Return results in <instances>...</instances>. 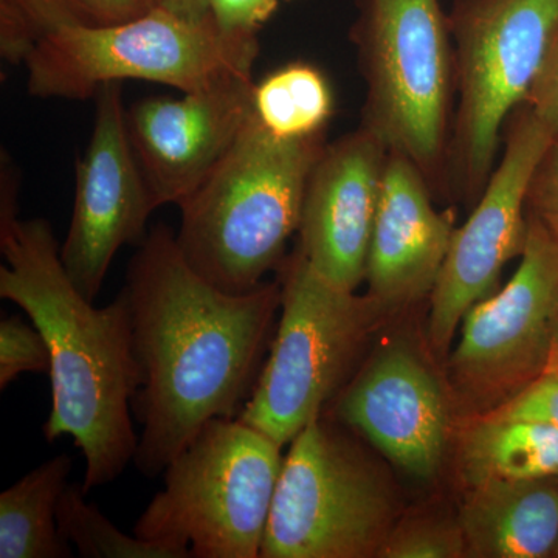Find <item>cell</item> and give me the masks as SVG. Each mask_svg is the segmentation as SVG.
Returning <instances> with one entry per match:
<instances>
[{"mask_svg": "<svg viewBox=\"0 0 558 558\" xmlns=\"http://www.w3.org/2000/svg\"><path fill=\"white\" fill-rule=\"evenodd\" d=\"M457 465L465 488L498 480L558 476V429L483 414L454 422Z\"/></svg>", "mask_w": 558, "mask_h": 558, "instance_id": "cell-18", "label": "cell"}, {"mask_svg": "<svg viewBox=\"0 0 558 558\" xmlns=\"http://www.w3.org/2000/svg\"><path fill=\"white\" fill-rule=\"evenodd\" d=\"M340 428L319 416L290 442L259 558L379 557L395 498Z\"/></svg>", "mask_w": 558, "mask_h": 558, "instance_id": "cell-9", "label": "cell"}, {"mask_svg": "<svg viewBox=\"0 0 558 558\" xmlns=\"http://www.w3.org/2000/svg\"><path fill=\"white\" fill-rule=\"evenodd\" d=\"M278 281V330L238 418L284 447L344 388L388 312L369 293L330 284L296 250L279 267Z\"/></svg>", "mask_w": 558, "mask_h": 558, "instance_id": "cell-7", "label": "cell"}, {"mask_svg": "<svg viewBox=\"0 0 558 558\" xmlns=\"http://www.w3.org/2000/svg\"><path fill=\"white\" fill-rule=\"evenodd\" d=\"M352 33L366 84L363 126L442 189L457 94L449 16L439 0H360Z\"/></svg>", "mask_w": 558, "mask_h": 558, "instance_id": "cell-6", "label": "cell"}, {"mask_svg": "<svg viewBox=\"0 0 558 558\" xmlns=\"http://www.w3.org/2000/svg\"><path fill=\"white\" fill-rule=\"evenodd\" d=\"M87 24L109 25L130 21L159 5L157 0H73Z\"/></svg>", "mask_w": 558, "mask_h": 558, "instance_id": "cell-29", "label": "cell"}, {"mask_svg": "<svg viewBox=\"0 0 558 558\" xmlns=\"http://www.w3.org/2000/svg\"><path fill=\"white\" fill-rule=\"evenodd\" d=\"M465 490L458 519L465 556L554 557L558 545V476L486 481Z\"/></svg>", "mask_w": 558, "mask_h": 558, "instance_id": "cell-17", "label": "cell"}, {"mask_svg": "<svg viewBox=\"0 0 558 558\" xmlns=\"http://www.w3.org/2000/svg\"><path fill=\"white\" fill-rule=\"evenodd\" d=\"M252 108L256 121L275 137L311 138L325 134L333 95L317 68L292 62L253 84Z\"/></svg>", "mask_w": 558, "mask_h": 558, "instance_id": "cell-20", "label": "cell"}, {"mask_svg": "<svg viewBox=\"0 0 558 558\" xmlns=\"http://www.w3.org/2000/svg\"><path fill=\"white\" fill-rule=\"evenodd\" d=\"M325 146V134L278 138L252 117L229 154L179 205L175 240L190 266L227 292L263 284L299 233L307 180Z\"/></svg>", "mask_w": 558, "mask_h": 558, "instance_id": "cell-3", "label": "cell"}, {"mask_svg": "<svg viewBox=\"0 0 558 558\" xmlns=\"http://www.w3.org/2000/svg\"><path fill=\"white\" fill-rule=\"evenodd\" d=\"M505 153L464 226L454 229L438 282L429 295L428 344L446 357L462 318L497 288L502 267L523 255L527 194L553 132L526 102L506 123Z\"/></svg>", "mask_w": 558, "mask_h": 558, "instance_id": "cell-11", "label": "cell"}, {"mask_svg": "<svg viewBox=\"0 0 558 558\" xmlns=\"http://www.w3.org/2000/svg\"><path fill=\"white\" fill-rule=\"evenodd\" d=\"M78 22L86 21L73 0H0V53L24 64L44 36Z\"/></svg>", "mask_w": 558, "mask_h": 558, "instance_id": "cell-22", "label": "cell"}, {"mask_svg": "<svg viewBox=\"0 0 558 558\" xmlns=\"http://www.w3.org/2000/svg\"><path fill=\"white\" fill-rule=\"evenodd\" d=\"M258 53V36L227 35L209 17L191 21L157 5L119 24L58 28L33 47L24 65L33 97L86 100L126 80L205 89L253 73Z\"/></svg>", "mask_w": 558, "mask_h": 558, "instance_id": "cell-4", "label": "cell"}, {"mask_svg": "<svg viewBox=\"0 0 558 558\" xmlns=\"http://www.w3.org/2000/svg\"><path fill=\"white\" fill-rule=\"evenodd\" d=\"M494 416L537 422L558 429V363L553 359L542 376L523 391L490 411Z\"/></svg>", "mask_w": 558, "mask_h": 558, "instance_id": "cell-25", "label": "cell"}, {"mask_svg": "<svg viewBox=\"0 0 558 558\" xmlns=\"http://www.w3.org/2000/svg\"><path fill=\"white\" fill-rule=\"evenodd\" d=\"M389 149L360 124L326 143L304 193L296 252L330 284L355 292L365 281Z\"/></svg>", "mask_w": 558, "mask_h": 558, "instance_id": "cell-15", "label": "cell"}, {"mask_svg": "<svg viewBox=\"0 0 558 558\" xmlns=\"http://www.w3.org/2000/svg\"><path fill=\"white\" fill-rule=\"evenodd\" d=\"M381 558H461L465 542L459 521L414 517L392 527L381 546Z\"/></svg>", "mask_w": 558, "mask_h": 558, "instance_id": "cell-23", "label": "cell"}, {"mask_svg": "<svg viewBox=\"0 0 558 558\" xmlns=\"http://www.w3.org/2000/svg\"><path fill=\"white\" fill-rule=\"evenodd\" d=\"M121 293L140 374L134 464L154 478L209 421L240 417L263 369L281 284L219 289L190 266L175 231L157 223L137 245Z\"/></svg>", "mask_w": 558, "mask_h": 558, "instance_id": "cell-1", "label": "cell"}, {"mask_svg": "<svg viewBox=\"0 0 558 558\" xmlns=\"http://www.w3.org/2000/svg\"><path fill=\"white\" fill-rule=\"evenodd\" d=\"M81 484H69L58 502L62 538L84 558H191L183 550L121 532L94 502Z\"/></svg>", "mask_w": 558, "mask_h": 558, "instance_id": "cell-21", "label": "cell"}, {"mask_svg": "<svg viewBox=\"0 0 558 558\" xmlns=\"http://www.w3.org/2000/svg\"><path fill=\"white\" fill-rule=\"evenodd\" d=\"M50 351L35 325L21 315H10L0 322V389L25 373H49Z\"/></svg>", "mask_w": 558, "mask_h": 558, "instance_id": "cell-24", "label": "cell"}, {"mask_svg": "<svg viewBox=\"0 0 558 558\" xmlns=\"http://www.w3.org/2000/svg\"><path fill=\"white\" fill-rule=\"evenodd\" d=\"M94 98V126L76 161L75 202L61 260L81 295L95 303L117 253L145 240L159 207L132 150L121 83L106 84Z\"/></svg>", "mask_w": 558, "mask_h": 558, "instance_id": "cell-12", "label": "cell"}, {"mask_svg": "<svg viewBox=\"0 0 558 558\" xmlns=\"http://www.w3.org/2000/svg\"><path fill=\"white\" fill-rule=\"evenodd\" d=\"M333 421L354 429L407 475L435 478L453 438L446 384L405 341L388 344L332 400Z\"/></svg>", "mask_w": 558, "mask_h": 558, "instance_id": "cell-13", "label": "cell"}, {"mask_svg": "<svg viewBox=\"0 0 558 558\" xmlns=\"http://www.w3.org/2000/svg\"><path fill=\"white\" fill-rule=\"evenodd\" d=\"M554 557L558 558V545H557V548H556V553H554Z\"/></svg>", "mask_w": 558, "mask_h": 558, "instance_id": "cell-32", "label": "cell"}, {"mask_svg": "<svg viewBox=\"0 0 558 558\" xmlns=\"http://www.w3.org/2000/svg\"><path fill=\"white\" fill-rule=\"evenodd\" d=\"M527 213L558 241V137L553 138L535 168L529 186Z\"/></svg>", "mask_w": 558, "mask_h": 558, "instance_id": "cell-26", "label": "cell"}, {"mask_svg": "<svg viewBox=\"0 0 558 558\" xmlns=\"http://www.w3.org/2000/svg\"><path fill=\"white\" fill-rule=\"evenodd\" d=\"M524 102L553 132L554 137H558V21L550 35L537 78Z\"/></svg>", "mask_w": 558, "mask_h": 558, "instance_id": "cell-28", "label": "cell"}, {"mask_svg": "<svg viewBox=\"0 0 558 558\" xmlns=\"http://www.w3.org/2000/svg\"><path fill=\"white\" fill-rule=\"evenodd\" d=\"M554 359H556V362L558 363V343H557L556 354H554Z\"/></svg>", "mask_w": 558, "mask_h": 558, "instance_id": "cell-31", "label": "cell"}, {"mask_svg": "<svg viewBox=\"0 0 558 558\" xmlns=\"http://www.w3.org/2000/svg\"><path fill=\"white\" fill-rule=\"evenodd\" d=\"M447 365L454 422L497 410L545 373L558 343V241L529 215L526 247L505 289L462 318Z\"/></svg>", "mask_w": 558, "mask_h": 558, "instance_id": "cell-10", "label": "cell"}, {"mask_svg": "<svg viewBox=\"0 0 558 558\" xmlns=\"http://www.w3.org/2000/svg\"><path fill=\"white\" fill-rule=\"evenodd\" d=\"M253 73H240L126 108L132 150L157 207L182 205L233 148L253 117Z\"/></svg>", "mask_w": 558, "mask_h": 558, "instance_id": "cell-14", "label": "cell"}, {"mask_svg": "<svg viewBox=\"0 0 558 558\" xmlns=\"http://www.w3.org/2000/svg\"><path fill=\"white\" fill-rule=\"evenodd\" d=\"M0 296L28 315L50 351L47 442L69 436L86 461L83 490L106 486L137 453L132 399L140 374L123 293L108 306L84 299L61 260L49 220L0 211Z\"/></svg>", "mask_w": 558, "mask_h": 558, "instance_id": "cell-2", "label": "cell"}, {"mask_svg": "<svg viewBox=\"0 0 558 558\" xmlns=\"http://www.w3.org/2000/svg\"><path fill=\"white\" fill-rule=\"evenodd\" d=\"M72 468L69 454H58L0 494V558L73 556L57 520Z\"/></svg>", "mask_w": 558, "mask_h": 558, "instance_id": "cell-19", "label": "cell"}, {"mask_svg": "<svg viewBox=\"0 0 558 558\" xmlns=\"http://www.w3.org/2000/svg\"><path fill=\"white\" fill-rule=\"evenodd\" d=\"M416 165L389 150L374 220L365 281L388 314L429 299L449 253L453 213L438 211Z\"/></svg>", "mask_w": 558, "mask_h": 558, "instance_id": "cell-16", "label": "cell"}, {"mask_svg": "<svg viewBox=\"0 0 558 558\" xmlns=\"http://www.w3.org/2000/svg\"><path fill=\"white\" fill-rule=\"evenodd\" d=\"M160 7L191 21L208 20L205 0H157Z\"/></svg>", "mask_w": 558, "mask_h": 558, "instance_id": "cell-30", "label": "cell"}, {"mask_svg": "<svg viewBox=\"0 0 558 558\" xmlns=\"http://www.w3.org/2000/svg\"><path fill=\"white\" fill-rule=\"evenodd\" d=\"M281 449L241 418H213L165 469L134 534L191 558H259Z\"/></svg>", "mask_w": 558, "mask_h": 558, "instance_id": "cell-5", "label": "cell"}, {"mask_svg": "<svg viewBox=\"0 0 558 558\" xmlns=\"http://www.w3.org/2000/svg\"><path fill=\"white\" fill-rule=\"evenodd\" d=\"M208 17L220 32L233 36H258L281 0H205Z\"/></svg>", "mask_w": 558, "mask_h": 558, "instance_id": "cell-27", "label": "cell"}, {"mask_svg": "<svg viewBox=\"0 0 558 558\" xmlns=\"http://www.w3.org/2000/svg\"><path fill=\"white\" fill-rule=\"evenodd\" d=\"M558 21V0H454L449 14L458 106L449 178L475 204L497 167L502 131L526 101Z\"/></svg>", "mask_w": 558, "mask_h": 558, "instance_id": "cell-8", "label": "cell"}, {"mask_svg": "<svg viewBox=\"0 0 558 558\" xmlns=\"http://www.w3.org/2000/svg\"><path fill=\"white\" fill-rule=\"evenodd\" d=\"M281 2H282V0H281ZM284 2H289V0H284Z\"/></svg>", "mask_w": 558, "mask_h": 558, "instance_id": "cell-33", "label": "cell"}]
</instances>
